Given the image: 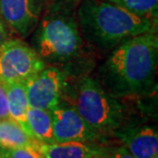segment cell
Returning a JSON list of instances; mask_svg holds the SVG:
<instances>
[{"label": "cell", "mask_w": 158, "mask_h": 158, "mask_svg": "<svg viewBox=\"0 0 158 158\" xmlns=\"http://www.w3.org/2000/svg\"><path fill=\"white\" fill-rule=\"evenodd\" d=\"M158 62L156 32L124 40L111 50L99 69V81L119 99L148 96L155 86Z\"/></svg>", "instance_id": "6da1fadb"}, {"label": "cell", "mask_w": 158, "mask_h": 158, "mask_svg": "<svg viewBox=\"0 0 158 158\" xmlns=\"http://www.w3.org/2000/svg\"><path fill=\"white\" fill-rule=\"evenodd\" d=\"M76 5L74 0H53L33 31L31 46L45 64L65 67L67 76L72 69L86 62L85 41L79 30Z\"/></svg>", "instance_id": "7a4b0ae2"}, {"label": "cell", "mask_w": 158, "mask_h": 158, "mask_svg": "<svg viewBox=\"0 0 158 158\" xmlns=\"http://www.w3.org/2000/svg\"><path fill=\"white\" fill-rule=\"evenodd\" d=\"M76 19L82 38L101 52H109L124 40L156 32V19L143 18L107 0H80Z\"/></svg>", "instance_id": "3957f363"}, {"label": "cell", "mask_w": 158, "mask_h": 158, "mask_svg": "<svg viewBox=\"0 0 158 158\" xmlns=\"http://www.w3.org/2000/svg\"><path fill=\"white\" fill-rule=\"evenodd\" d=\"M62 99L71 104L105 142L129 120L127 108L121 99L107 91L99 79L88 75L78 76L73 86L66 81Z\"/></svg>", "instance_id": "277c9868"}, {"label": "cell", "mask_w": 158, "mask_h": 158, "mask_svg": "<svg viewBox=\"0 0 158 158\" xmlns=\"http://www.w3.org/2000/svg\"><path fill=\"white\" fill-rule=\"evenodd\" d=\"M45 66L35 50L19 38L9 39L0 48V79L4 83H27Z\"/></svg>", "instance_id": "5b68a950"}, {"label": "cell", "mask_w": 158, "mask_h": 158, "mask_svg": "<svg viewBox=\"0 0 158 158\" xmlns=\"http://www.w3.org/2000/svg\"><path fill=\"white\" fill-rule=\"evenodd\" d=\"M52 120V137L55 143L85 142L104 145L106 143L81 118L71 104L62 101L50 110Z\"/></svg>", "instance_id": "8992f818"}, {"label": "cell", "mask_w": 158, "mask_h": 158, "mask_svg": "<svg viewBox=\"0 0 158 158\" xmlns=\"http://www.w3.org/2000/svg\"><path fill=\"white\" fill-rule=\"evenodd\" d=\"M67 75L56 66H45L26 83L29 107L52 110L61 102Z\"/></svg>", "instance_id": "52a82bcc"}, {"label": "cell", "mask_w": 158, "mask_h": 158, "mask_svg": "<svg viewBox=\"0 0 158 158\" xmlns=\"http://www.w3.org/2000/svg\"><path fill=\"white\" fill-rule=\"evenodd\" d=\"M47 0H0V15L12 34L28 37L35 30Z\"/></svg>", "instance_id": "ba28073f"}, {"label": "cell", "mask_w": 158, "mask_h": 158, "mask_svg": "<svg viewBox=\"0 0 158 158\" xmlns=\"http://www.w3.org/2000/svg\"><path fill=\"white\" fill-rule=\"evenodd\" d=\"M113 138L121 142L135 158L158 155V132L153 125L128 120Z\"/></svg>", "instance_id": "9c48e42d"}, {"label": "cell", "mask_w": 158, "mask_h": 158, "mask_svg": "<svg viewBox=\"0 0 158 158\" xmlns=\"http://www.w3.org/2000/svg\"><path fill=\"white\" fill-rule=\"evenodd\" d=\"M103 147L85 142H62L41 144L39 151L44 158H101Z\"/></svg>", "instance_id": "30bf717a"}, {"label": "cell", "mask_w": 158, "mask_h": 158, "mask_svg": "<svg viewBox=\"0 0 158 158\" xmlns=\"http://www.w3.org/2000/svg\"><path fill=\"white\" fill-rule=\"evenodd\" d=\"M40 143L32 138L22 126L10 118L0 120V147L6 150L19 148H36Z\"/></svg>", "instance_id": "8fae6325"}, {"label": "cell", "mask_w": 158, "mask_h": 158, "mask_svg": "<svg viewBox=\"0 0 158 158\" xmlns=\"http://www.w3.org/2000/svg\"><path fill=\"white\" fill-rule=\"evenodd\" d=\"M7 99L9 118L19 123L28 132L26 114L29 108L27 98V86L24 82L4 83ZM29 134V132H28Z\"/></svg>", "instance_id": "7c38bea8"}, {"label": "cell", "mask_w": 158, "mask_h": 158, "mask_svg": "<svg viewBox=\"0 0 158 158\" xmlns=\"http://www.w3.org/2000/svg\"><path fill=\"white\" fill-rule=\"evenodd\" d=\"M28 132L40 144L55 143L52 137V120L49 110L29 107L26 114Z\"/></svg>", "instance_id": "4fadbf2b"}, {"label": "cell", "mask_w": 158, "mask_h": 158, "mask_svg": "<svg viewBox=\"0 0 158 158\" xmlns=\"http://www.w3.org/2000/svg\"><path fill=\"white\" fill-rule=\"evenodd\" d=\"M139 17L157 19L158 0H107Z\"/></svg>", "instance_id": "5bb4252c"}, {"label": "cell", "mask_w": 158, "mask_h": 158, "mask_svg": "<svg viewBox=\"0 0 158 158\" xmlns=\"http://www.w3.org/2000/svg\"><path fill=\"white\" fill-rule=\"evenodd\" d=\"M101 158H135L124 146L103 147Z\"/></svg>", "instance_id": "9a60e30c"}, {"label": "cell", "mask_w": 158, "mask_h": 158, "mask_svg": "<svg viewBox=\"0 0 158 158\" xmlns=\"http://www.w3.org/2000/svg\"><path fill=\"white\" fill-rule=\"evenodd\" d=\"M11 158H44L39 149L36 148H19V149L8 150Z\"/></svg>", "instance_id": "2e32d148"}, {"label": "cell", "mask_w": 158, "mask_h": 158, "mask_svg": "<svg viewBox=\"0 0 158 158\" xmlns=\"http://www.w3.org/2000/svg\"><path fill=\"white\" fill-rule=\"evenodd\" d=\"M7 118H9V116L7 110V99H6L5 84L0 79V120Z\"/></svg>", "instance_id": "e0dca14e"}, {"label": "cell", "mask_w": 158, "mask_h": 158, "mask_svg": "<svg viewBox=\"0 0 158 158\" xmlns=\"http://www.w3.org/2000/svg\"><path fill=\"white\" fill-rule=\"evenodd\" d=\"M12 38V32L8 26L6 25L4 20L2 19L1 15H0V48L4 44L6 41Z\"/></svg>", "instance_id": "ac0fdd59"}, {"label": "cell", "mask_w": 158, "mask_h": 158, "mask_svg": "<svg viewBox=\"0 0 158 158\" xmlns=\"http://www.w3.org/2000/svg\"><path fill=\"white\" fill-rule=\"evenodd\" d=\"M0 158H11V156L8 152V150L0 147Z\"/></svg>", "instance_id": "d6986e66"}, {"label": "cell", "mask_w": 158, "mask_h": 158, "mask_svg": "<svg viewBox=\"0 0 158 158\" xmlns=\"http://www.w3.org/2000/svg\"><path fill=\"white\" fill-rule=\"evenodd\" d=\"M151 158H158V155H155V156H153V157H151Z\"/></svg>", "instance_id": "ffe728a7"}]
</instances>
